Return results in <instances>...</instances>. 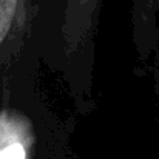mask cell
Masks as SVG:
<instances>
[{
	"instance_id": "obj_1",
	"label": "cell",
	"mask_w": 159,
	"mask_h": 159,
	"mask_svg": "<svg viewBox=\"0 0 159 159\" xmlns=\"http://www.w3.org/2000/svg\"><path fill=\"white\" fill-rule=\"evenodd\" d=\"M0 159H26V148L17 128L0 117Z\"/></svg>"
},
{
	"instance_id": "obj_2",
	"label": "cell",
	"mask_w": 159,
	"mask_h": 159,
	"mask_svg": "<svg viewBox=\"0 0 159 159\" xmlns=\"http://www.w3.org/2000/svg\"><path fill=\"white\" fill-rule=\"evenodd\" d=\"M17 0H0V42L5 39L11 20L14 17Z\"/></svg>"
}]
</instances>
